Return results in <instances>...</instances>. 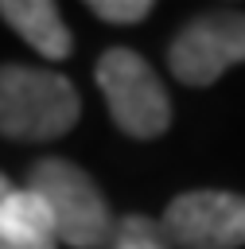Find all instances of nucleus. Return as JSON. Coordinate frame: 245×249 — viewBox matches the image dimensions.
Wrapping results in <instances>:
<instances>
[{"label":"nucleus","instance_id":"nucleus-9","mask_svg":"<svg viewBox=\"0 0 245 249\" xmlns=\"http://www.w3.org/2000/svg\"><path fill=\"white\" fill-rule=\"evenodd\" d=\"M89 12L105 23H140L152 4L148 0H89Z\"/></svg>","mask_w":245,"mask_h":249},{"label":"nucleus","instance_id":"nucleus-11","mask_svg":"<svg viewBox=\"0 0 245 249\" xmlns=\"http://www.w3.org/2000/svg\"><path fill=\"white\" fill-rule=\"evenodd\" d=\"M0 249H54V241H47V245H8V241H0Z\"/></svg>","mask_w":245,"mask_h":249},{"label":"nucleus","instance_id":"nucleus-3","mask_svg":"<svg viewBox=\"0 0 245 249\" xmlns=\"http://www.w3.org/2000/svg\"><path fill=\"white\" fill-rule=\"evenodd\" d=\"M97 89L109 105L113 124L132 140H156L171 124V97L148 58L128 47H109L97 58Z\"/></svg>","mask_w":245,"mask_h":249},{"label":"nucleus","instance_id":"nucleus-5","mask_svg":"<svg viewBox=\"0 0 245 249\" xmlns=\"http://www.w3.org/2000/svg\"><path fill=\"white\" fill-rule=\"evenodd\" d=\"M159 233L171 249H241L245 245V198L229 191L175 195L159 218Z\"/></svg>","mask_w":245,"mask_h":249},{"label":"nucleus","instance_id":"nucleus-6","mask_svg":"<svg viewBox=\"0 0 245 249\" xmlns=\"http://www.w3.org/2000/svg\"><path fill=\"white\" fill-rule=\"evenodd\" d=\"M0 16L27 47H35L51 62H58L74 51V39L62 23V12L51 0H0Z\"/></svg>","mask_w":245,"mask_h":249},{"label":"nucleus","instance_id":"nucleus-10","mask_svg":"<svg viewBox=\"0 0 245 249\" xmlns=\"http://www.w3.org/2000/svg\"><path fill=\"white\" fill-rule=\"evenodd\" d=\"M12 191H16V187H12V179H8V175H4V171H0V202H4V198H8V195H12Z\"/></svg>","mask_w":245,"mask_h":249},{"label":"nucleus","instance_id":"nucleus-4","mask_svg":"<svg viewBox=\"0 0 245 249\" xmlns=\"http://www.w3.org/2000/svg\"><path fill=\"white\" fill-rule=\"evenodd\" d=\"M237 62H245L241 8H214L194 16L167 47V66L183 86H210Z\"/></svg>","mask_w":245,"mask_h":249},{"label":"nucleus","instance_id":"nucleus-2","mask_svg":"<svg viewBox=\"0 0 245 249\" xmlns=\"http://www.w3.org/2000/svg\"><path fill=\"white\" fill-rule=\"evenodd\" d=\"M27 191H35L47 202L51 222H54V241L70 249H101L113 241L117 218L109 214V202L89 179V171H82L78 163L58 160V156L31 163Z\"/></svg>","mask_w":245,"mask_h":249},{"label":"nucleus","instance_id":"nucleus-8","mask_svg":"<svg viewBox=\"0 0 245 249\" xmlns=\"http://www.w3.org/2000/svg\"><path fill=\"white\" fill-rule=\"evenodd\" d=\"M109 245H113V249H171V245L163 241L159 226L148 222V218H140V214L121 218L117 230H113V241H109Z\"/></svg>","mask_w":245,"mask_h":249},{"label":"nucleus","instance_id":"nucleus-7","mask_svg":"<svg viewBox=\"0 0 245 249\" xmlns=\"http://www.w3.org/2000/svg\"><path fill=\"white\" fill-rule=\"evenodd\" d=\"M0 241H8V245H47V241H54L51 210L35 191L16 187L0 202Z\"/></svg>","mask_w":245,"mask_h":249},{"label":"nucleus","instance_id":"nucleus-1","mask_svg":"<svg viewBox=\"0 0 245 249\" xmlns=\"http://www.w3.org/2000/svg\"><path fill=\"white\" fill-rule=\"evenodd\" d=\"M82 101L70 78L39 66H0V136L8 140H54L78 124Z\"/></svg>","mask_w":245,"mask_h":249}]
</instances>
